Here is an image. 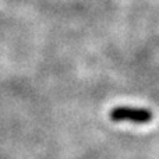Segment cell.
Segmentation results:
<instances>
[{"label": "cell", "instance_id": "obj_1", "mask_svg": "<svg viewBox=\"0 0 159 159\" xmlns=\"http://www.w3.org/2000/svg\"><path fill=\"white\" fill-rule=\"evenodd\" d=\"M109 119L112 121H131L135 124H147L152 121L154 113L149 109L144 107H131V106H117L109 112Z\"/></svg>", "mask_w": 159, "mask_h": 159}]
</instances>
